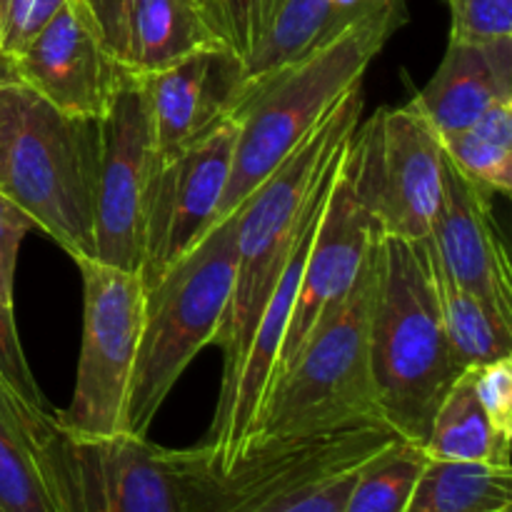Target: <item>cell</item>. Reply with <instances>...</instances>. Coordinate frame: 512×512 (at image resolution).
Masks as SVG:
<instances>
[{"instance_id":"obj_15","label":"cell","mask_w":512,"mask_h":512,"mask_svg":"<svg viewBox=\"0 0 512 512\" xmlns=\"http://www.w3.org/2000/svg\"><path fill=\"white\" fill-rule=\"evenodd\" d=\"M155 163L180 153L228 118L245 88V63L225 45L195 50L158 73L140 75Z\"/></svg>"},{"instance_id":"obj_2","label":"cell","mask_w":512,"mask_h":512,"mask_svg":"<svg viewBox=\"0 0 512 512\" xmlns=\"http://www.w3.org/2000/svg\"><path fill=\"white\" fill-rule=\"evenodd\" d=\"M370 368L380 420L423 448L440 400L465 373L445 333L428 240H375Z\"/></svg>"},{"instance_id":"obj_27","label":"cell","mask_w":512,"mask_h":512,"mask_svg":"<svg viewBox=\"0 0 512 512\" xmlns=\"http://www.w3.org/2000/svg\"><path fill=\"white\" fill-rule=\"evenodd\" d=\"M450 40L490 43L512 38V0H448Z\"/></svg>"},{"instance_id":"obj_23","label":"cell","mask_w":512,"mask_h":512,"mask_svg":"<svg viewBox=\"0 0 512 512\" xmlns=\"http://www.w3.org/2000/svg\"><path fill=\"white\" fill-rule=\"evenodd\" d=\"M405 512H512V468L428 458Z\"/></svg>"},{"instance_id":"obj_12","label":"cell","mask_w":512,"mask_h":512,"mask_svg":"<svg viewBox=\"0 0 512 512\" xmlns=\"http://www.w3.org/2000/svg\"><path fill=\"white\" fill-rule=\"evenodd\" d=\"M3 60L13 78L45 103L90 120L105 118L120 85L133 75L105 45L80 0H68L15 58Z\"/></svg>"},{"instance_id":"obj_28","label":"cell","mask_w":512,"mask_h":512,"mask_svg":"<svg viewBox=\"0 0 512 512\" xmlns=\"http://www.w3.org/2000/svg\"><path fill=\"white\" fill-rule=\"evenodd\" d=\"M0 380L13 393H18L25 403L45 408L43 393H40L35 375L25 358L23 343H20L18 325H15L13 293L0 285Z\"/></svg>"},{"instance_id":"obj_26","label":"cell","mask_w":512,"mask_h":512,"mask_svg":"<svg viewBox=\"0 0 512 512\" xmlns=\"http://www.w3.org/2000/svg\"><path fill=\"white\" fill-rule=\"evenodd\" d=\"M205 20L225 48L248 63L263 45L280 0H198Z\"/></svg>"},{"instance_id":"obj_25","label":"cell","mask_w":512,"mask_h":512,"mask_svg":"<svg viewBox=\"0 0 512 512\" xmlns=\"http://www.w3.org/2000/svg\"><path fill=\"white\" fill-rule=\"evenodd\" d=\"M425 463L420 445L398 438L358 470L343 512H405Z\"/></svg>"},{"instance_id":"obj_17","label":"cell","mask_w":512,"mask_h":512,"mask_svg":"<svg viewBox=\"0 0 512 512\" xmlns=\"http://www.w3.org/2000/svg\"><path fill=\"white\" fill-rule=\"evenodd\" d=\"M0 512H78L65 433L53 410L0 380Z\"/></svg>"},{"instance_id":"obj_21","label":"cell","mask_w":512,"mask_h":512,"mask_svg":"<svg viewBox=\"0 0 512 512\" xmlns=\"http://www.w3.org/2000/svg\"><path fill=\"white\" fill-rule=\"evenodd\" d=\"M383 3L385 0H280L263 45L245 63V75L260 78L310 53Z\"/></svg>"},{"instance_id":"obj_11","label":"cell","mask_w":512,"mask_h":512,"mask_svg":"<svg viewBox=\"0 0 512 512\" xmlns=\"http://www.w3.org/2000/svg\"><path fill=\"white\" fill-rule=\"evenodd\" d=\"M100 123L95 183V260L140 273L143 228L155 170L153 133L138 73L120 85Z\"/></svg>"},{"instance_id":"obj_9","label":"cell","mask_w":512,"mask_h":512,"mask_svg":"<svg viewBox=\"0 0 512 512\" xmlns=\"http://www.w3.org/2000/svg\"><path fill=\"white\" fill-rule=\"evenodd\" d=\"M83 275V343L73 400L55 413L75 438L103 440L123 435L125 403L145 315L140 273L113 268L95 258L78 260Z\"/></svg>"},{"instance_id":"obj_5","label":"cell","mask_w":512,"mask_h":512,"mask_svg":"<svg viewBox=\"0 0 512 512\" xmlns=\"http://www.w3.org/2000/svg\"><path fill=\"white\" fill-rule=\"evenodd\" d=\"M373 293L375 245L350 293L320 318L290 368L275 380L238 460L248 450L275 440L333 433L380 420L370 368Z\"/></svg>"},{"instance_id":"obj_16","label":"cell","mask_w":512,"mask_h":512,"mask_svg":"<svg viewBox=\"0 0 512 512\" xmlns=\"http://www.w3.org/2000/svg\"><path fill=\"white\" fill-rule=\"evenodd\" d=\"M455 283L512 323V268L490 193L443 153V198L428 235Z\"/></svg>"},{"instance_id":"obj_3","label":"cell","mask_w":512,"mask_h":512,"mask_svg":"<svg viewBox=\"0 0 512 512\" xmlns=\"http://www.w3.org/2000/svg\"><path fill=\"white\" fill-rule=\"evenodd\" d=\"M363 115V90L353 88L240 205L235 230V278L215 343L223 350L218 408L228 403L243 370L265 305L288 265L293 245L328 173ZM215 408V410H218Z\"/></svg>"},{"instance_id":"obj_1","label":"cell","mask_w":512,"mask_h":512,"mask_svg":"<svg viewBox=\"0 0 512 512\" xmlns=\"http://www.w3.org/2000/svg\"><path fill=\"white\" fill-rule=\"evenodd\" d=\"M405 20V0H385L328 43L260 78L245 80L243 93L230 113L238 120V140L215 225L235 215L303 143L305 135L350 90L363 85L365 70Z\"/></svg>"},{"instance_id":"obj_33","label":"cell","mask_w":512,"mask_h":512,"mask_svg":"<svg viewBox=\"0 0 512 512\" xmlns=\"http://www.w3.org/2000/svg\"><path fill=\"white\" fill-rule=\"evenodd\" d=\"M93 15L105 45L113 50L115 58L123 60L125 30H128V15L135 0H80Z\"/></svg>"},{"instance_id":"obj_24","label":"cell","mask_w":512,"mask_h":512,"mask_svg":"<svg viewBox=\"0 0 512 512\" xmlns=\"http://www.w3.org/2000/svg\"><path fill=\"white\" fill-rule=\"evenodd\" d=\"M450 163L488 193H512V103L493 105L470 128L440 138Z\"/></svg>"},{"instance_id":"obj_8","label":"cell","mask_w":512,"mask_h":512,"mask_svg":"<svg viewBox=\"0 0 512 512\" xmlns=\"http://www.w3.org/2000/svg\"><path fill=\"white\" fill-rule=\"evenodd\" d=\"M395 440L398 435L380 420L275 440L248 450L223 475L200 470L190 450H175L185 512H263L308 485L360 468Z\"/></svg>"},{"instance_id":"obj_4","label":"cell","mask_w":512,"mask_h":512,"mask_svg":"<svg viewBox=\"0 0 512 512\" xmlns=\"http://www.w3.org/2000/svg\"><path fill=\"white\" fill-rule=\"evenodd\" d=\"M100 123L45 103L0 58V193L70 258H95Z\"/></svg>"},{"instance_id":"obj_31","label":"cell","mask_w":512,"mask_h":512,"mask_svg":"<svg viewBox=\"0 0 512 512\" xmlns=\"http://www.w3.org/2000/svg\"><path fill=\"white\" fill-rule=\"evenodd\" d=\"M360 468L335 475V478L323 480V483L308 485V488L298 490L295 495L285 498L283 503L273 505V508L263 512H343Z\"/></svg>"},{"instance_id":"obj_13","label":"cell","mask_w":512,"mask_h":512,"mask_svg":"<svg viewBox=\"0 0 512 512\" xmlns=\"http://www.w3.org/2000/svg\"><path fill=\"white\" fill-rule=\"evenodd\" d=\"M63 433L78 512H185L175 450L133 435Z\"/></svg>"},{"instance_id":"obj_22","label":"cell","mask_w":512,"mask_h":512,"mask_svg":"<svg viewBox=\"0 0 512 512\" xmlns=\"http://www.w3.org/2000/svg\"><path fill=\"white\" fill-rule=\"evenodd\" d=\"M428 240V238H425ZM430 270H433L435 290H438L440 315H443L445 333L455 360L468 368L512 358V323L495 313L490 305L460 288L453 275L440 263L438 253L428 240Z\"/></svg>"},{"instance_id":"obj_29","label":"cell","mask_w":512,"mask_h":512,"mask_svg":"<svg viewBox=\"0 0 512 512\" xmlns=\"http://www.w3.org/2000/svg\"><path fill=\"white\" fill-rule=\"evenodd\" d=\"M68 0H0V55L15 58Z\"/></svg>"},{"instance_id":"obj_7","label":"cell","mask_w":512,"mask_h":512,"mask_svg":"<svg viewBox=\"0 0 512 512\" xmlns=\"http://www.w3.org/2000/svg\"><path fill=\"white\" fill-rule=\"evenodd\" d=\"M343 168L375 233L428 238L443 198V145L413 100L358 123Z\"/></svg>"},{"instance_id":"obj_18","label":"cell","mask_w":512,"mask_h":512,"mask_svg":"<svg viewBox=\"0 0 512 512\" xmlns=\"http://www.w3.org/2000/svg\"><path fill=\"white\" fill-rule=\"evenodd\" d=\"M500 103H512V38L450 40L435 75L413 98L440 138L470 128Z\"/></svg>"},{"instance_id":"obj_14","label":"cell","mask_w":512,"mask_h":512,"mask_svg":"<svg viewBox=\"0 0 512 512\" xmlns=\"http://www.w3.org/2000/svg\"><path fill=\"white\" fill-rule=\"evenodd\" d=\"M375 238H378V233L355 200L353 185L345 173L343 160H340L333 190H330L323 218H320L313 245H310V253L305 258L298 298H295L293 315H290L288 330H285L283 348H280L278 363H275L270 388L290 368V363L303 348L308 335L313 333L315 325L320 323V318L328 315L350 293L360 270L368 263Z\"/></svg>"},{"instance_id":"obj_19","label":"cell","mask_w":512,"mask_h":512,"mask_svg":"<svg viewBox=\"0 0 512 512\" xmlns=\"http://www.w3.org/2000/svg\"><path fill=\"white\" fill-rule=\"evenodd\" d=\"M210 45L223 43L198 0H135L125 30L123 63L133 73L150 75Z\"/></svg>"},{"instance_id":"obj_30","label":"cell","mask_w":512,"mask_h":512,"mask_svg":"<svg viewBox=\"0 0 512 512\" xmlns=\"http://www.w3.org/2000/svg\"><path fill=\"white\" fill-rule=\"evenodd\" d=\"M473 370L475 393L495 428L512 438V358L478 365Z\"/></svg>"},{"instance_id":"obj_10","label":"cell","mask_w":512,"mask_h":512,"mask_svg":"<svg viewBox=\"0 0 512 512\" xmlns=\"http://www.w3.org/2000/svg\"><path fill=\"white\" fill-rule=\"evenodd\" d=\"M235 140L238 120L228 115L188 148L155 163L140 265L145 288L158 283L213 230L233 165Z\"/></svg>"},{"instance_id":"obj_6","label":"cell","mask_w":512,"mask_h":512,"mask_svg":"<svg viewBox=\"0 0 512 512\" xmlns=\"http://www.w3.org/2000/svg\"><path fill=\"white\" fill-rule=\"evenodd\" d=\"M238 213L213 225L158 283L145 288L143 333L125 403L123 435L145 438L160 405L205 345L215 343L235 278Z\"/></svg>"},{"instance_id":"obj_20","label":"cell","mask_w":512,"mask_h":512,"mask_svg":"<svg viewBox=\"0 0 512 512\" xmlns=\"http://www.w3.org/2000/svg\"><path fill=\"white\" fill-rule=\"evenodd\" d=\"M430 460L512 468V438L500 433L475 393L473 370H465L435 410L430 435L423 445Z\"/></svg>"},{"instance_id":"obj_32","label":"cell","mask_w":512,"mask_h":512,"mask_svg":"<svg viewBox=\"0 0 512 512\" xmlns=\"http://www.w3.org/2000/svg\"><path fill=\"white\" fill-rule=\"evenodd\" d=\"M33 228L35 223L25 215V210L15 205L8 195L0 193V285L10 293L15 285L20 245Z\"/></svg>"}]
</instances>
